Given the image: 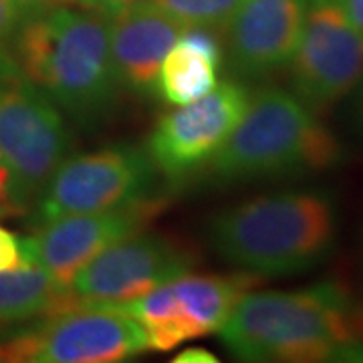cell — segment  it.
<instances>
[{
    "mask_svg": "<svg viewBox=\"0 0 363 363\" xmlns=\"http://www.w3.org/2000/svg\"><path fill=\"white\" fill-rule=\"evenodd\" d=\"M35 2H37V0H28V4H30V6H33V4H35Z\"/></svg>",
    "mask_w": 363,
    "mask_h": 363,
    "instance_id": "obj_25",
    "label": "cell"
},
{
    "mask_svg": "<svg viewBox=\"0 0 363 363\" xmlns=\"http://www.w3.org/2000/svg\"><path fill=\"white\" fill-rule=\"evenodd\" d=\"M305 13V0H245L224 26L234 73L260 79L289 65L297 51Z\"/></svg>",
    "mask_w": 363,
    "mask_h": 363,
    "instance_id": "obj_13",
    "label": "cell"
},
{
    "mask_svg": "<svg viewBox=\"0 0 363 363\" xmlns=\"http://www.w3.org/2000/svg\"><path fill=\"white\" fill-rule=\"evenodd\" d=\"M67 152L69 133L57 105L0 45V162L16 212L43 194Z\"/></svg>",
    "mask_w": 363,
    "mask_h": 363,
    "instance_id": "obj_5",
    "label": "cell"
},
{
    "mask_svg": "<svg viewBox=\"0 0 363 363\" xmlns=\"http://www.w3.org/2000/svg\"><path fill=\"white\" fill-rule=\"evenodd\" d=\"M341 157V143L313 109L286 91L264 87L248 99L210 168L222 182H245L325 172Z\"/></svg>",
    "mask_w": 363,
    "mask_h": 363,
    "instance_id": "obj_4",
    "label": "cell"
},
{
    "mask_svg": "<svg viewBox=\"0 0 363 363\" xmlns=\"http://www.w3.org/2000/svg\"><path fill=\"white\" fill-rule=\"evenodd\" d=\"M13 39L23 73L69 116L95 121L116 105L121 85L111 61L107 16L59 6L23 21Z\"/></svg>",
    "mask_w": 363,
    "mask_h": 363,
    "instance_id": "obj_2",
    "label": "cell"
},
{
    "mask_svg": "<svg viewBox=\"0 0 363 363\" xmlns=\"http://www.w3.org/2000/svg\"><path fill=\"white\" fill-rule=\"evenodd\" d=\"M28 6V0H0V45H6L16 35Z\"/></svg>",
    "mask_w": 363,
    "mask_h": 363,
    "instance_id": "obj_18",
    "label": "cell"
},
{
    "mask_svg": "<svg viewBox=\"0 0 363 363\" xmlns=\"http://www.w3.org/2000/svg\"><path fill=\"white\" fill-rule=\"evenodd\" d=\"M196 255L178 240L157 234H131L101 250L71 283L83 303L123 305L190 272Z\"/></svg>",
    "mask_w": 363,
    "mask_h": 363,
    "instance_id": "obj_11",
    "label": "cell"
},
{
    "mask_svg": "<svg viewBox=\"0 0 363 363\" xmlns=\"http://www.w3.org/2000/svg\"><path fill=\"white\" fill-rule=\"evenodd\" d=\"M259 283L260 274L248 271L234 277L186 272L121 307L142 325L150 350L169 351L218 333L238 298Z\"/></svg>",
    "mask_w": 363,
    "mask_h": 363,
    "instance_id": "obj_7",
    "label": "cell"
},
{
    "mask_svg": "<svg viewBox=\"0 0 363 363\" xmlns=\"http://www.w3.org/2000/svg\"><path fill=\"white\" fill-rule=\"evenodd\" d=\"M218 67L220 65L214 63L208 55L176 40V45L162 61L156 93L172 105L192 104L218 85Z\"/></svg>",
    "mask_w": 363,
    "mask_h": 363,
    "instance_id": "obj_16",
    "label": "cell"
},
{
    "mask_svg": "<svg viewBox=\"0 0 363 363\" xmlns=\"http://www.w3.org/2000/svg\"><path fill=\"white\" fill-rule=\"evenodd\" d=\"M28 264L21 248V238L0 226V272L14 271Z\"/></svg>",
    "mask_w": 363,
    "mask_h": 363,
    "instance_id": "obj_19",
    "label": "cell"
},
{
    "mask_svg": "<svg viewBox=\"0 0 363 363\" xmlns=\"http://www.w3.org/2000/svg\"><path fill=\"white\" fill-rule=\"evenodd\" d=\"M250 93L226 81L157 121L147 154L168 180L182 182L212 162L247 111Z\"/></svg>",
    "mask_w": 363,
    "mask_h": 363,
    "instance_id": "obj_10",
    "label": "cell"
},
{
    "mask_svg": "<svg viewBox=\"0 0 363 363\" xmlns=\"http://www.w3.org/2000/svg\"><path fill=\"white\" fill-rule=\"evenodd\" d=\"M218 333L245 362H329L359 347L355 307L335 283L293 293H245Z\"/></svg>",
    "mask_w": 363,
    "mask_h": 363,
    "instance_id": "obj_1",
    "label": "cell"
},
{
    "mask_svg": "<svg viewBox=\"0 0 363 363\" xmlns=\"http://www.w3.org/2000/svg\"><path fill=\"white\" fill-rule=\"evenodd\" d=\"M184 26L224 28L245 0H152Z\"/></svg>",
    "mask_w": 363,
    "mask_h": 363,
    "instance_id": "obj_17",
    "label": "cell"
},
{
    "mask_svg": "<svg viewBox=\"0 0 363 363\" xmlns=\"http://www.w3.org/2000/svg\"><path fill=\"white\" fill-rule=\"evenodd\" d=\"M335 208L315 192L257 196L226 208L208 226L216 255L255 274L309 271L333 247Z\"/></svg>",
    "mask_w": 363,
    "mask_h": 363,
    "instance_id": "obj_3",
    "label": "cell"
},
{
    "mask_svg": "<svg viewBox=\"0 0 363 363\" xmlns=\"http://www.w3.org/2000/svg\"><path fill=\"white\" fill-rule=\"evenodd\" d=\"M362 113H363V91H362Z\"/></svg>",
    "mask_w": 363,
    "mask_h": 363,
    "instance_id": "obj_26",
    "label": "cell"
},
{
    "mask_svg": "<svg viewBox=\"0 0 363 363\" xmlns=\"http://www.w3.org/2000/svg\"><path fill=\"white\" fill-rule=\"evenodd\" d=\"M156 166L145 150L113 145L65 157L47 182L39 220L130 206L150 198Z\"/></svg>",
    "mask_w": 363,
    "mask_h": 363,
    "instance_id": "obj_8",
    "label": "cell"
},
{
    "mask_svg": "<svg viewBox=\"0 0 363 363\" xmlns=\"http://www.w3.org/2000/svg\"><path fill=\"white\" fill-rule=\"evenodd\" d=\"M162 204L145 198L130 206L71 214L40 222V228L21 238V248L28 264H37L57 285L71 286L77 272L101 250L142 233L147 220Z\"/></svg>",
    "mask_w": 363,
    "mask_h": 363,
    "instance_id": "obj_12",
    "label": "cell"
},
{
    "mask_svg": "<svg viewBox=\"0 0 363 363\" xmlns=\"http://www.w3.org/2000/svg\"><path fill=\"white\" fill-rule=\"evenodd\" d=\"M81 303L71 286H61L37 264L0 272V323L51 317Z\"/></svg>",
    "mask_w": 363,
    "mask_h": 363,
    "instance_id": "obj_15",
    "label": "cell"
},
{
    "mask_svg": "<svg viewBox=\"0 0 363 363\" xmlns=\"http://www.w3.org/2000/svg\"><path fill=\"white\" fill-rule=\"evenodd\" d=\"M11 212H16L11 198V176L0 162V214H11Z\"/></svg>",
    "mask_w": 363,
    "mask_h": 363,
    "instance_id": "obj_21",
    "label": "cell"
},
{
    "mask_svg": "<svg viewBox=\"0 0 363 363\" xmlns=\"http://www.w3.org/2000/svg\"><path fill=\"white\" fill-rule=\"evenodd\" d=\"M172 362L174 363H190V362L212 363V362H216V357L206 350H186V351H182V353H178Z\"/></svg>",
    "mask_w": 363,
    "mask_h": 363,
    "instance_id": "obj_22",
    "label": "cell"
},
{
    "mask_svg": "<svg viewBox=\"0 0 363 363\" xmlns=\"http://www.w3.org/2000/svg\"><path fill=\"white\" fill-rule=\"evenodd\" d=\"M363 77V33L339 0H313L305 13L291 79L309 109H325L357 87Z\"/></svg>",
    "mask_w": 363,
    "mask_h": 363,
    "instance_id": "obj_9",
    "label": "cell"
},
{
    "mask_svg": "<svg viewBox=\"0 0 363 363\" xmlns=\"http://www.w3.org/2000/svg\"><path fill=\"white\" fill-rule=\"evenodd\" d=\"M355 331H357L359 345H363V305L355 307Z\"/></svg>",
    "mask_w": 363,
    "mask_h": 363,
    "instance_id": "obj_24",
    "label": "cell"
},
{
    "mask_svg": "<svg viewBox=\"0 0 363 363\" xmlns=\"http://www.w3.org/2000/svg\"><path fill=\"white\" fill-rule=\"evenodd\" d=\"M147 350L143 327L121 305L81 301L0 343V362L116 363Z\"/></svg>",
    "mask_w": 363,
    "mask_h": 363,
    "instance_id": "obj_6",
    "label": "cell"
},
{
    "mask_svg": "<svg viewBox=\"0 0 363 363\" xmlns=\"http://www.w3.org/2000/svg\"><path fill=\"white\" fill-rule=\"evenodd\" d=\"M83 9L93 11V13L104 14V16H113L119 11L133 6V4H142V2H150V0H75Z\"/></svg>",
    "mask_w": 363,
    "mask_h": 363,
    "instance_id": "obj_20",
    "label": "cell"
},
{
    "mask_svg": "<svg viewBox=\"0 0 363 363\" xmlns=\"http://www.w3.org/2000/svg\"><path fill=\"white\" fill-rule=\"evenodd\" d=\"M107 21L111 61L119 85L152 97L162 61L176 45L184 25L157 9L152 0L128 6Z\"/></svg>",
    "mask_w": 363,
    "mask_h": 363,
    "instance_id": "obj_14",
    "label": "cell"
},
{
    "mask_svg": "<svg viewBox=\"0 0 363 363\" xmlns=\"http://www.w3.org/2000/svg\"><path fill=\"white\" fill-rule=\"evenodd\" d=\"M339 4L347 13L351 23L363 33V0H339Z\"/></svg>",
    "mask_w": 363,
    "mask_h": 363,
    "instance_id": "obj_23",
    "label": "cell"
}]
</instances>
